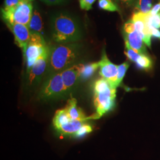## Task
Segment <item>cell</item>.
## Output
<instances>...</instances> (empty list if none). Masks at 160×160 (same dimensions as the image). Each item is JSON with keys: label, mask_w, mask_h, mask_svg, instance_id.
I'll use <instances>...</instances> for the list:
<instances>
[{"label": "cell", "mask_w": 160, "mask_h": 160, "mask_svg": "<svg viewBox=\"0 0 160 160\" xmlns=\"http://www.w3.org/2000/svg\"><path fill=\"white\" fill-rule=\"evenodd\" d=\"M148 22L149 26L156 29H160V12L154 16H151L149 14L148 18Z\"/></svg>", "instance_id": "603a6c76"}, {"label": "cell", "mask_w": 160, "mask_h": 160, "mask_svg": "<svg viewBox=\"0 0 160 160\" xmlns=\"http://www.w3.org/2000/svg\"><path fill=\"white\" fill-rule=\"evenodd\" d=\"M125 54L131 61L136 64L137 67L144 70H149L152 68V61L147 55L140 54L134 51L126 41H125Z\"/></svg>", "instance_id": "4fadbf2b"}, {"label": "cell", "mask_w": 160, "mask_h": 160, "mask_svg": "<svg viewBox=\"0 0 160 160\" xmlns=\"http://www.w3.org/2000/svg\"><path fill=\"white\" fill-rule=\"evenodd\" d=\"M29 30L31 33H40L43 32V21L40 12L37 10H34L32 18L29 23Z\"/></svg>", "instance_id": "2e32d148"}, {"label": "cell", "mask_w": 160, "mask_h": 160, "mask_svg": "<svg viewBox=\"0 0 160 160\" xmlns=\"http://www.w3.org/2000/svg\"><path fill=\"white\" fill-rule=\"evenodd\" d=\"M33 9L32 2L24 1L12 8L1 9V13L6 24L18 23L29 26Z\"/></svg>", "instance_id": "277c9868"}, {"label": "cell", "mask_w": 160, "mask_h": 160, "mask_svg": "<svg viewBox=\"0 0 160 160\" xmlns=\"http://www.w3.org/2000/svg\"><path fill=\"white\" fill-rule=\"evenodd\" d=\"M71 120L72 119L69 118L66 109L64 108L58 110L56 112L53 120V126L57 129L58 127L66 124Z\"/></svg>", "instance_id": "ac0fdd59"}, {"label": "cell", "mask_w": 160, "mask_h": 160, "mask_svg": "<svg viewBox=\"0 0 160 160\" xmlns=\"http://www.w3.org/2000/svg\"><path fill=\"white\" fill-rule=\"evenodd\" d=\"M160 12V1L156 4L155 6L152 7L151 12H150V15L154 16L155 14L159 13Z\"/></svg>", "instance_id": "83f0119b"}, {"label": "cell", "mask_w": 160, "mask_h": 160, "mask_svg": "<svg viewBox=\"0 0 160 160\" xmlns=\"http://www.w3.org/2000/svg\"><path fill=\"white\" fill-rule=\"evenodd\" d=\"M98 7L108 12H119V8L113 0H98Z\"/></svg>", "instance_id": "ffe728a7"}, {"label": "cell", "mask_w": 160, "mask_h": 160, "mask_svg": "<svg viewBox=\"0 0 160 160\" xmlns=\"http://www.w3.org/2000/svg\"><path fill=\"white\" fill-rule=\"evenodd\" d=\"M65 0H46L45 3L48 6H55L62 4Z\"/></svg>", "instance_id": "f1b7e54d"}, {"label": "cell", "mask_w": 160, "mask_h": 160, "mask_svg": "<svg viewBox=\"0 0 160 160\" xmlns=\"http://www.w3.org/2000/svg\"><path fill=\"white\" fill-rule=\"evenodd\" d=\"M99 68V64L98 62H92L88 64H82L81 69V72L80 75V80L82 81L90 78L94 73L96 72L97 69Z\"/></svg>", "instance_id": "e0dca14e"}, {"label": "cell", "mask_w": 160, "mask_h": 160, "mask_svg": "<svg viewBox=\"0 0 160 160\" xmlns=\"http://www.w3.org/2000/svg\"><path fill=\"white\" fill-rule=\"evenodd\" d=\"M52 38L58 43L77 42L81 39L82 32L74 18L66 13H59L52 18Z\"/></svg>", "instance_id": "7a4b0ae2"}, {"label": "cell", "mask_w": 160, "mask_h": 160, "mask_svg": "<svg viewBox=\"0 0 160 160\" xmlns=\"http://www.w3.org/2000/svg\"><path fill=\"white\" fill-rule=\"evenodd\" d=\"M99 74L102 78L107 80L109 83L116 87V81L118 73V65L112 63L108 57L105 49H103L101 59L98 62Z\"/></svg>", "instance_id": "30bf717a"}, {"label": "cell", "mask_w": 160, "mask_h": 160, "mask_svg": "<svg viewBox=\"0 0 160 160\" xmlns=\"http://www.w3.org/2000/svg\"><path fill=\"white\" fill-rule=\"evenodd\" d=\"M40 1H43V2H45L46 1V0H40Z\"/></svg>", "instance_id": "1f68e13d"}, {"label": "cell", "mask_w": 160, "mask_h": 160, "mask_svg": "<svg viewBox=\"0 0 160 160\" xmlns=\"http://www.w3.org/2000/svg\"><path fill=\"white\" fill-rule=\"evenodd\" d=\"M7 26L14 34L16 44L22 49L24 54L31 36V32L28 26L18 23L7 24Z\"/></svg>", "instance_id": "7c38bea8"}, {"label": "cell", "mask_w": 160, "mask_h": 160, "mask_svg": "<svg viewBox=\"0 0 160 160\" xmlns=\"http://www.w3.org/2000/svg\"><path fill=\"white\" fill-rule=\"evenodd\" d=\"M129 67V63L128 62L122 63L118 65V78L116 81V87H119L122 82L123 79L126 74V71L128 68Z\"/></svg>", "instance_id": "44dd1931"}, {"label": "cell", "mask_w": 160, "mask_h": 160, "mask_svg": "<svg viewBox=\"0 0 160 160\" xmlns=\"http://www.w3.org/2000/svg\"><path fill=\"white\" fill-rule=\"evenodd\" d=\"M113 1H114L115 3H117V2H118V0H113Z\"/></svg>", "instance_id": "4dcf8cb0"}, {"label": "cell", "mask_w": 160, "mask_h": 160, "mask_svg": "<svg viewBox=\"0 0 160 160\" xmlns=\"http://www.w3.org/2000/svg\"><path fill=\"white\" fill-rule=\"evenodd\" d=\"M24 1H29V2H32L33 0H24Z\"/></svg>", "instance_id": "f546056e"}, {"label": "cell", "mask_w": 160, "mask_h": 160, "mask_svg": "<svg viewBox=\"0 0 160 160\" xmlns=\"http://www.w3.org/2000/svg\"><path fill=\"white\" fill-rule=\"evenodd\" d=\"M149 25V24H148ZM149 29L150 31V33L151 36H153L155 38L160 39V31L158 29L154 28L151 26L149 25Z\"/></svg>", "instance_id": "484cf974"}, {"label": "cell", "mask_w": 160, "mask_h": 160, "mask_svg": "<svg viewBox=\"0 0 160 160\" xmlns=\"http://www.w3.org/2000/svg\"><path fill=\"white\" fill-rule=\"evenodd\" d=\"M47 47L46 42L42 34L38 33H31L29 43L24 53L26 62L27 74Z\"/></svg>", "instance_id": "8992f818"}, {"label": "cell", "mask_w": 160, "mask_h": 160, "mask_svg": "<svg viewBox=\"0 0 160 160\" xmlns=\"http://www.w3.org/2000/svg\"><path fill=\"white\" fill-rule=\"evenodd\" d=\"M82 52V46L78 42L58 43L49 47L48 75L61 72L76 64Z\"/></svg>", "instance_id": "6da1fadb"}, {"label": "cell", "mask_w": 160, "mask_h": 160, "mask_svg": "<svg viewBox=\"0 0 160 160\" xmlns=\"http://www.w3.org/2000/svg\"><path fill=\"white\" fill-rule=\"evenodd\" d=\"M137 0H118V2H120L125 7H133L135 6Z\"/></svg>", "instance_id": "4316f807"}, {"label": "cell", "mask_w": 160, "mask_h": 160, "mask_svg": "<svg viewBox=\"0 0 160 160\" xmlns=\"http://www.w3.org/2000/svg\"><path fill=\"white\" fill-rule=\"evenodd\" d=\"M86 122L80 120H71L66 124L58 127L56 129L64 136H72L74 137L76 133Z\"/></svg>", "instance_id": "9a60e30c"}, {"label": "cell", "mask_w": 160, "mask_h": 160, "mask_svg": "<svg viewBox=\"0 0 160 160\" xmlns=\"http://www.w3.org/2000/svg\"><path fill=\"white\" fill-rule=\"evenodd\" d=\"M92 126L90 124L87 123V122H85L83 124V125L80 128V129L76 133L74 137L76 138H82L84 137L88 133L92 132Z\"/></svg>", "instance_id": "7402d4cb"}, {"label": "cell", "mask_w": 160, "mask_h": 160, "mask_svg": "<svg viewBox=\"0 0 160 160\" xmlns=\"http://www.w3.org/2000/svg\"><path fill=\"white\" fill-rule=\"evenodd\" d=\"M68 95L61 72L49 75L41 87L39 97L44 100L60 98Z\"/></svg>", "instance_id": "5b68a950"}, {"label": "cell", "mask_w": 160, "mask_h": 160, "mask_svg": "<svg viewBox=\"0 0 160 160\" xmlns=\"http://www.w3.org/2000/svg\"><path fill=\"white\" fill-rule=\"evenodd\" d=\"M96 0H79L80 8L86 11L90 10L92 8V4Z\"/></svg>", "instance_id": "cb8c5ba5"}, {"label": "cell", "mask_w": 160, "mask_h": 160, "mask_svg": "<svg viewBox=\"0 0 160 160\" xmlns=\"http://www.w3.org/2000/svg\"><path fill=\"white\" fill-rule=\"evenodd\" d=\"M49 57V46H48L28 73L30 86H34L39 84L45 75L46 72H48V70Z\"/></svg>", "instance_id": "52a82bcc"}, {"label": "cell", "mask_w": 160, "mask_h": 160, "mask_svg": "<svg viewBox=\"0 0 160 160\" xmlns=\"http://www.w3.org/2000/svg\"><path fill=\"white\" fill-rule=\"evenodd\" d=\"M150 13L145 14L139 12H135L132 16L131 20L138 34L140 36L146 46H151V35L149 29L148 18Z\"/></svg>", "instance_id": "9c48e42d"}, {"label": "cell", "mask_w": 160, "mask_h": 160, "mask_svg": "<svg viewBox=\"0 0 160 160\" xmlns=\"http://www.w3.org/2000/svg\"><path fill=\"white\" fill-rule=\"evenodd\" d=\"M24 0H4V8H10L18 5L20 3L24 2Z\"/></svg>", "instance_id": "d4e9b609"}, {"label": "cell", "mask_w": 160, "mask_h": 160, "mask_svg": "<svg viewBox=\"0 0 160 160\" xmlns=\"http://www.w3.org/2000/svg\"><path fill=\"white\" fill-rule=\"evenodd\" d=\"M116 88L103 78L97 79L93 84L94 104L96 113L91 119H97L114 108L116 104Z\"/></svg>", "instance_id": "3957f363"}, {"label": "cell", "mask_w": 160, "mask_h": 160, "mask_svg": "<svg viewBox=\"0 0 160 160\" xmlns=\"http://www.w3.org/2000/svg\"><path fill=\"white\" fill-rule=\"evenodd\" d=\"M153 2L154 0H137L135 6V12L149 13L152 8Z\"/></svg>", "instance_id": "d6986e66"}, {"label": "cell", "mask_w": 160, "mask_h": 160, "mask_svg": "<svg viewBox=\"0 0 160 160\" xmlns=\"http://www.w3.org/2000/svg\"><path fill=\"white\" fill-rule=\"evenodd\" d=\"M123 34L124 39L132 48L140 54L147 55V51L146 45L138 33L134 24L131 20H129L124 24L123 27Z\"/></svg>", "instance_id": "ba28073f"}, {"label": "cell", "mask_w": 160, "mask_h": 160, "mask_svg": "<svg viewBox=\"0 0 160 160\" xmlns=\"http://www.w3.org/2000/svg\"><path fill=\"white\" fill-rule=\"evenodd\" d=\"M65 109L72 120L86 122L87 120L91 119L90 116L87 117L81 109L77 107V100L74 98H71L69 100Z\"/></svg>", "instance_id": "5bb4252c"}, {"label": "cell", "mask_w": 160, "mask_h": 160, "mask_svg": "<svg viewBox=\"0 0 160 160\" xmlns=\"http://www.w3.org/2000/svg\"><path fill=\"white\" fill-rule=\"evenodd\" d=\"M82 64L76 63L61 72L67 94L74 89L80 80Z\"/></svg>", "instance_id": "8fae6325"}]
</instances>
